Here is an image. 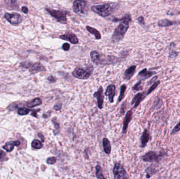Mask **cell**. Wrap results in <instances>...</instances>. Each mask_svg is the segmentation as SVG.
Wrapping results in <instances>:
<instances>
[{
    "mask_svg": "<svg viewBox=\"0 0 180 179\" xmlns=\"http://www.w3.org/2000/svg\"><path fill=\"white\" fill-rule=\"evenodd\" d=\"M90 56L92 62L97 65H110L116 62L117 58L113 56H104L97 51H92Z\"/></svg>",
    "mask_w": 180,
    "mask_h": 179,
    "instance_id": "obj_1",
    "label": "cell"
},
{
    "mask_svg": "<svg viewBox=\"0 0 180 179\" xmlns=\"http://www.w3.org/2000/svg\"><path fill=\"white\" fill-rule=\"evenodd\" d=\"M129 27V22H121L115 29L112 36V41L114 43L120 42L123 39Z\"/></svg>",
    "mask_w": 180,
    "mask_h": 179,
    "instance_id": "obj_2",
    "label": "cell"
},
{
    "mask_svg": "<svg viewBox=\"0 0 180 179\" xmlns=\"http://www.w3.org/2000/svg\"><path fill=\"white\" fill-rule=\"evenodd\" d=\"M93 70L94 68L91 65L86 67H77L73 71L72 75L76 78L86 79L91 76Z\"/></svg>",
    "mask_w": 180,
    "mask_h": 179,
    "instance_id": "obj_3",
    "label": "cell"
},
{
    "mask_svg": "<svg viewBox=\"0 0 180 179\" xmlns=\"http://www.w3.org/2000/svg\"><path fill=\"white\" fill-rule=\"evenodd\" d=\"M91 9L94 13L104 18L110 16L113 11L112 6L109 4L93 5L92 6Z\"/></svg>",
    "mask_w": 180,
    "mask_h": 179,
    "instance_id": "obj_4",
    "label": "cell"
},
{
    "mask_svg": "<svg viewBox=\"0 0 180 179\" xmlns=\"http://www.w3.org/2000/svg\"><path fill=\"white\" fill-rule=\"evenodd\" d=\"M165 155L167 156V154L164 151L163 152H155V151H149L145 153L142 157L143 161L148 162H159L161 159L164 157Z\"/></svg>",
    "mask_w": 180,
    "mask_h": 179,
    "instance_id": "obj_5",
    "label": "cell"
},
{
    "mask_svg": "<svg viewBox=\"0 0 180 179\" xmlns=\"http://www.w3.org/2000/svg\"><path fill=\"white\" fill-rule=\"evenodd\" d=\"M45 10L50 15L55 18L59 22L62 24H66L67 23L66 13L65 12L60 10H55L50 8H46Z\"/></svg>",
    "mask_w": 180,
    "mask_h": 179,
    "instance_id": "obj_6",
    "label": "cell"
},
{
    "mask_svg": "<svg viewBox=\"0 0 180 179\" xmlns=\"http://www.w3.org/2000/svg\"><path fill=\"white\" fill-rule=\"evenodd\" d=\"M73 10L77 14H85L88 11V4L84 1L76 0L73 2Z\"/></svg>",
    "mask_w": 180,
    "mask_h": 179,
    "instance_id": "obj_7",
    "label": "cell"
},
{
    "mask_svg": "<svg viewBox=\"0 0 180 179\" xmlns=\"http://www.w3.org/2000/svg\"><path fill=\"white\" fill-rule=\"evenodd\" d=\"M113 173L114 179H128L126 172L121 164H115L113 169Z\"/></svg>",
    "mask_w": 180,
    "mask_h": 179,
    "instance_id": "obj_8",
    "label": "cell"
},
{
    "mask_svg": "<svg viewBox=\"0 0 180 179\" xmlns=\"http://www.w3.org/2000/svg\"><path fill=\"white\" fill-rule=\"evenodd\" d=\"M4 18L8 20L11 24L17 25L21 23L22 18L20 14L17 13H5Z\"/></svg>",
    "mask_w": 180,
    "mask_h": 179,
    "instance_id": "obj_9",
    "label": "cell"
},
{
    "mask_svg": "<svg viewBox=\"0 0 180 179\" xmlns=\"http://www.w3.org/2000/svg\"><path fill=\"white\" fill-rule=\"evenodd\" d=\"M60 38L63 40L69 41L73 44H76L78 43V37H76L75 34L72 33H71V32H68L63 35H61Z\"/></svg>",
    "mask_w": 180,
    "mask_h": 179,
    "instance_id": "obj_10",
    "label": "cell"
},
{
    "mask_svg": "<svg viewBox=\"0 0 180 179\" xmlns=\"http://www.w3.org/2000/svg\"><path fill=\"white\" fill-rule=\"evenodd\" d=\"M103 89L102 86L100 87L99 90L94 93L93 96L97 99V105L100 109H102L103 108V104L104 100V96H103Z\"/></svg>",
    "mask_w": 180,
    "mask_h": 179,
    "instance_id": "obj_11",
    "label": "cell"
},
{
    "mask_svg": "<svg viewBox=\"0 0 180 179\" xmlns=\"http://www.w3.org/2000/svg\"><path fill=\"white\" fill-rule=\"evenodd\" d=\"M115 86L113 84H111L107 86V89L105 91V95L109 96V101L111 103L114 101V97L115 96Z\"/></svg>",
    "mask_w": 180,
    "mask_h": 179,
    "instance_id": "obj_12",
    "label": "cell"
},
{
    "mask_svg": "<svg viewBox=\"0 0 180 179\" xmlns=\"http://www.w3.org/2000/svg\"><path fill=\"white\" fill-rule=\"evenodd\" d=\"M156 73V72L153 71H148L146 68H144L138 73V78L140 80H145L151 77L152 76L154 75Z\"/></svg>",
    "mask_w": 180,
    "mask_h": 179,
    "instance_id": "obj_13",
    "label": "cell"
},
{
    "mask_svg": "<svg viewBox=\"0 0 180 179\" xmlns=\"http://www.w3.org/2000/svg\"><path fill=\"white\" fill-rule=\"evenodd\" d=\"M150 139V135L149 131L148 129H145L141 137V148L145 147L148 143L149 142Z\"/></svg>",
    "mask_w": 180,
    "mask_h": 179,
    "instance_id": "obj_14",
    "label": "cell"
},
{
    "mask_svg": "<svg viewBox=\"0 0 180 179\" xmlns=\"http://www.w3.org/2000/svg\"><path fill=\"white\" fill-rule=\"evenodd\" d=\"M132 118V112L131 110L128 111L125 116V119L123 121V133H125L128 128V125L130 123Z\"/></svg>",
    "mask_w": 180,
    "mask_h": 179,
    "instance_id": "obj_15",
    "label": "cell"
},
{
    "mask_svg": "<svg viewBox=\"0 0 180 179\" xmlns=\"http://www.w3.org/2000/svg\"><path fill=\"white\" fill-rule=\"evenodd\" d=\"M145 97V95L144 93H138L135 95L131 102L132 105L134 104V108H136L138 106L139 104L141 103V101L143 100Z\"/></svg>",
    "mask_w": 180,
    "mask_h": 179,
    "instance_id": "obj_16",
    "label": "cell"
},
{
    "mask_svg": "<svg viewBox=\"0 0 180 179\" xmlns=\"http://www.w3.org/2000/svg\"><path fill=\"white\" fill-rule=\"evenodd\" d=\"M136 70V66L133 65L125 70L123 75V78L125 80H130L133 76Z\"/></svg>",
    "mask_w": 180,
    "mask_h": 179,
    "instance_id": "obj_17",
    "label": "cell"
},
{
    "mask_svg": "<svg viewBox=\"0 0 180 179\" xmlns=\"http://www.w3.org/2000/svg\"><path fill=\"white\" fill-rule=\"evenodd\" d=\"M32 73H37L39 72H43L45 70V68L40 62H36L33 64L31 68L29 69Z\"/></svg>",
    "mask_w": 180,
    "mask_h": 179,
    "instance_id": "obj_18",
    "label": "cell"
},
{
    "mask_svg": "<svg viewBox=\"0 0 180 179\" xmlns=\"http://www.w3.org/2000/svg\"><path fill=\"white\" fill-rule=\"evenodd\" d=\"M20 145V142L16 141H10L6 143L4 146H3V149H4L5 150L8 152H11L13 150V148L15 146H18Z\"/></svg>",
    "mask_w": 180,
    "mask_h": 179,
    "instance_id": "obj_19",
    "label": "cell"
},
{
    "mask_svg": "<svg viewBox=\"0 0 180 179\" xmlns=\"http://www.w3.org/2000/svg\"><path fill=\"white\" fill-rule=\"evenodd\" d=\"M103 145L105 152L109 154L111 151V146L110 141L107 138H104L103 140Z\"/></svg>",
    "mask_w": 180,
    "mask_h": 179,
    "instance_id": "obj_20",
    "label": "cell"
},
{
    "mask_svg": "<svg viewBox=\"0 0 180 179\" xmlns=\"http://www.w3.org/2000/svg\"><path fill=\"white\" fill-rule=\"evenodd\" d=\"M42 104V101L39 98H36L31 101H29L27 103V106L29 108H33L34 107L40 106Z\"/></svg>",
    "mask_w": 180,
    "mask_h": 179,
    "instance_id": "obj_21",
    "label": "cell"
},
{
    "mask_svg": "<svg viewBox=\"0 0 180 179\" xmlns=\"http://www.w3.org/2000/svg\"><path fill=\"white\" fill-rule=\"evenodd\" d=\"M86 29L88 30V31L90 32V33L93 34V35H94L95 37V38H96V39H101V34L97 29L90 26H86Z\"/></svg>",
    "mask_w": 180,
    "mask_h": 179,
    "instance_id": "obj_22",
    "label": "cell"
},
{
    "mask_svg": "<svg viewBox=\"0 0 180 179\" xmlns=\"http://www.w3.org/2000/svg\"><path fill=\"white\" fill-rule=\"evenodd\" d=\"M173 24L174 23L172 21H170L168 19H163L158 22L157 25L160 27H165L167 26H172L173 25Z\"/></svg>",
    "mask_w": 180,
    "mask_h": 179,
    "instance_id": "obj_23",
    "label": "cell"
},
{
    "mask_svg": "<svg viewBox=\"0 0 180 179\" xmlns=\"http://www.w3.org/2000/svg\"><path fill=\"white\" fill-rule=\"evenodd\" d=\"M157 169H155V168H154V167L151 166L150 167L148 168L145 170V172H146V178L148 179L150 178L153 175H154L157 172Z\"/></svg>",
    "mask_w": 180,
    "mask_h": 179,
    "instance_id": "obj_24",
    "label": "cell"
},
{
    "mask_svg": "<svg viewBox=\"0 0 180 179\" xmlns=\"http://www.w3.org/2000/svg\"><path fill=\"white\" fill-rule=\"evenodd\" d=\"M126 86L125 85H123L121 87V91H120V94L118 98V102H120L122 101L125 95V91L126 89Z\"/></svg>",
    "mask_w": 180,
    "mask_h": 179,
    "instance_id": "obj_25",
    "label": "cell"
},
{
    "mask_svg": "<svg viewBox=\"0 0 180 179\" xmlns=\"http://www.w3.org/2000/svg\"><path fill=\"white\" fill-rule=\"evenodd\" d=\"M96 176L97 178L98 179H106L105 178V177L103 176V173H102V169L101 168V166L97 165L96 166Z\"/></svg>",
    "mask_w": 180,
    "mask_h": 179,
    "instance_id": "obj_26",
    "label": "cell"
},
{
    "mask_svg": "<svg viewBox=\"0 0 180 179\" xmlns=\"http://www.w3.org/2000/svg\"><path fill=\"white\" fill-rule=\"evenodd\" d=\"M132 20L130 14H126L124 17H123L121 19H117V18H114V20H113V22H130Z\"/></svg>",
    "mask_w": 180,
    "mask_h": 179,
    "instance_id": "obj_27",
    "label": "cell"
},
{
    "mask_svg": "<svg viewBox=\"0 0 180 179\" xmlns=\"http://www.w3.org/2000/svg\"><path fill=\"white\" fill-rule=\"evenodd\" d=\"M32 146L33 148L36 149H40L43 147L42 143L39 140H37V139L34 140L32 141Z\"/></svg>",
    "mask_w": 180,
    "mask_h": 179,
    "instance_id": "obj_28",
    "label": "cell"
},
{
    "mask_svg": "<svg viewBox=\"0 0 180 179\" xmlns=\"http://www.w3.org/2000/svg\"><path fill=\"white\" fill-rule=\"evenodd\" d=\"M160 83H161L160 81H156L155 83H153V84H152V85L150 87V88L149 89V90L148 91V92H147V93H146V95H148L150 93H151L153 91L157 88V86L159 85Z\"/></svg>",
    "mask_w": 180,
    "mask_h": 179,
    "instance_id": "obj_29",
    "label": "cell"
},
{
    "mask_svg": "<svg viewBox=\"0 0 180 179\" xmlns=\"http://www.w3.org/2000/svg\"><path fill=\"white\" fill-rule=\"evenodd\" d=\"M30 111L31 110L27 108H21L18 109V114L23 116V115H26L28 114Z\"/></svg>",
    "mask_w": 180,
    "mask_h": 179,
    "instance_id": "obj_30",
    "label": "cell"
},
{
    "mask_svg": "<svg viewBox=\"0 0 180 179\" xmlns=\"http://www.w3.org/2000/svg\"><path fill=\"white\" fill-rule=\"evenodd\" d=\"M32 63L29 62H23L20 63V67L24 68H27V69H30L32 65Z\"/></svg>",
    "mask_w": 180,
    "mask_h": 179,
    "instance_id": "obj_31",
    "label": "cell"
},
{
    "mask_svg": "<svg viewBox=\"0 0 180 179\" xmlns=\"http://www.w3.org/2000/svg\"><path fill=\"white\" fill-rule=\"evenodd\" d=\"M141 81H138L134 86L132 87V90L134 91H140L142 89V86H141Z\"/></svg>",
    "mask_w": 180,
    "mask_h": 179,
    "instance_id": "obj_32",
    "label": "cell"
},
{
    "mask_svg": "<svg viewBox=\"0 0 180 179\" xmlns=\"http://www.w3.org/2000/svg\"><path fill=\"white\" fill-rule=\"evenodd\" d=\"M179 131H180V121L173 128V129L171 133V135H174L175 133H178Z\"/></svg>",
    "mask_w": 180,
    "mask_h": 179,
    "instance_id": "obj_33",
    "label": "cell"
},
{
    "mask_svg": "<svg viewBox=\"0 0 180 179\" xmlns=\"http://www.w3.org/2000/svg\"><path fill=\"white\" fill-rule=\"evenodd\" d=\"M180 12L178 10H170L169 11H167V15H178L180 14Z\"/></svg>",
    "mask_w": 180,
    "mask_h": 179,
    "instance_id": "obj_34",
    "label": "cell"
},
{
    "mask_svg": "<svg viewBox=\"0 0 180 179\" xmlns=\"http://www.w3.org/2000/svg\"><path fill=\"white\" fill-rule=\"evenodd\" d=\"M56 161V159L55 157L49 158L47 160V162L49 164H55Z\"/></svg>",
    "mask_w": 180,
    "mask_h": 179,
    "instance_id": "obj_35",
    "label": "cell"
},
{
    "mask_svg": "<svg viewBox=\"0 0 180 179\" xmlns=\"http://www.w3.org/2000/svg\"><path fill=\"white\" fill-rule=\"evenodd\" d=\"M62 48L65 51H68L70 48V45L67 43H65L62 45Z\"/></svg>",
    "mask_w": 180,
    "mask_h": 179,
    "instance_id": "obj_36",
    "label": "cell"
},
{
    "mask_svg": "<svg viewBox=\"0 0 180 179\" xmlns=\"http://www.w3.org/2000/svg\"><path fill=\"white\" fill-rule=\"evenodd\" d=\"M6 157V154L3 150H0V161L4 160V159Z\"/></svg>",
    "mask_w": 180,
    "mask_h": 179,
    "instance_id": "obj_37",
    "label": "cell"
},
{
    "mask_svg": "<svg viewBox=\"0 0 180 179\" xmlns=\"http://www.w3.org/2000/svg\"><path fill=\"white\" fill-rule=\"evenodd\" d=\"M138 23L141 24V25H145V22H144V19L143 16H140L138 18Z\"/></svg>",
    "mask_w": 180,
    "mask_h": 179,
    "instance_id": "obj_38",
    "label": "cell"
},
{
    "mask_svg": "<svg viewBox=\"0 0 180 179\" xmlns=\"http://www.w3.org/2000/svg\"><path fill=\"white\" fill-rule=\"evenodd\" d=\"M125 103H123L122 104V106L121 107V110H120V114H121V115H122L123 114H124V112H125Z\"/></svg>",
    "mask_w": 180,
    "mask_h": 179,
    "instance_id": "obj_39",
    "label": "cell"
},
{
    "mask_svg": "<svg viewBox=\"0 0 180 179\" xmlns=\"http://www.w3.org/2000/svg\"><path fill=\"white\" fill-rule=\"evenodd\" d=\"M47 79L50 81V82H51V83H55V81H56L55 78L53 76H49L48 78H47Z\"/></svg>",
    "mask_w": 180,
    "mask_h": 179,
    "instance_id": "obj_40",
    "label": "cell"
},
{
    "mask_svg": "<svg viewBox=\"0 0 180 179\" xmlns=\"http://www.w3.org/2000/svg\"><path fill=\"white\" fill-rule=\"evenodd\" d=\"M61 108H62V105L61 104H57L54 106V109H55V110H60Z\"/></svg>",
    "mask_w": 180,
    "mask_h": 179,
    "instance_id": "obj_41",
    "label": "cell"
},
{
    "mask_svg": "<svg viewBox=\"0 0 180 179\" xmlns=\"http://www.w3.org/2000/svg\"><path fill=\"white\" fill-rule=\"evenodd\" d=\"M22 11L25 14H28L29 12V9L28 8L26 7V6H23L22 8Z\"/></svg>",
    "mask_w": 180,
    "mask_h": 179,
    "instance_id": "obj_42",
    "label": "cell"
},
{
    "mask_svg": "<svg viewBox=\"0 0 180 179\" xmlns=\"http://www.w3.org/2000/svg\"><path fill=\"white\" fill-rule=\"evenodd\" d=\"M52 122L54 124V126H55V128L57 129H59V128H60V126L59 125V124H58V122H56V121H55L54 119H53Z\"/></svg>",
    "mask_w": 180,
    "mask_h": 179,
    "instance_id": "obj_43",
    "label": "cell"
},
{
    "mask_svg": "<svg viewBox=\"0 0 180 179\" xmlns=\"http://www.w3.org/2000/svg\"><path fill=\"white\" fill-rule=\"evenodd\" d=\"M157 76H154V77H153V78L152 79L151 81H150L149 82V84L152 83L153 82H154V83H155V81H156V80H157Z\"/></svg>",
    "mask_w": 180,
    "mask_h": 179,
    "instance_id": "obj_44",
    "label": "cell"
},
{
    "mask_svg": "<svg viewBox=\"0 0 180 179\" xmlns=\"http://www.w3.org/2000/svg\"><path fill=\"white\" fill-rule=\"evenodd\" d=\"M38 135H39V137L40 138V139L42 140V142H44V137H43V135H42V133H38Z\"/></svg>",
    "mask_w": 180,
    "mask_h": 179,
    "instance_id": "obj_45",
    "label": "cell"
},
{
    "mask_svg": "<svg viewBox=\"0 0 180 179\" xmlns=\"http://www.w3.org/2000/svg\"><path fill=\"white\" fill-rule=\"evenodd\" d=\"M37 110H33V111H32V115L33 116H34V117H37Z\"/></svg>",
    "mask_w": 180,
    "mask_h": 179,
    "instance_id": "obj_46",
    "label": "cell"
},
{
    "mask_svg": "<svg viewBox=\"0 0 180 179\" xmlns=\"http://www.w3.org/2000/svg\"></svg>",
    "mask_w": 180,
    "mask_h": 179,
    "instance_id": "obj_47",
    "label": "cell"
}]
</instances>
